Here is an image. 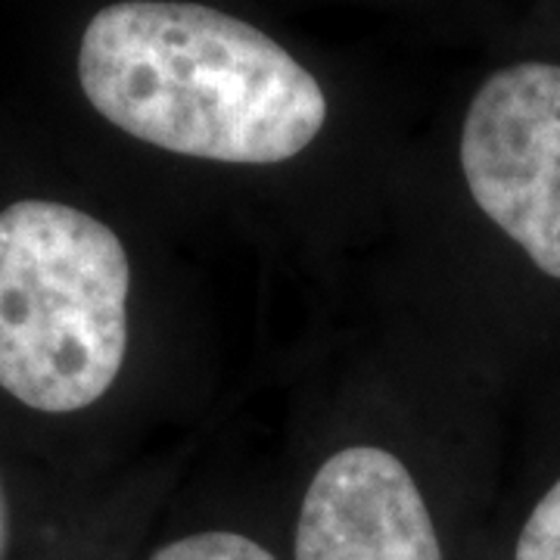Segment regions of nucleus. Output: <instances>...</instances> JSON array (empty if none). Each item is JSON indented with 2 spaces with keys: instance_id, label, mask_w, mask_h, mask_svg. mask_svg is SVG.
<instances>
[{
  "instance_id": "f257e3e1",
  "label": "nucleus",
  "mask_w": 560,
  "mask_h": 560,
  "mask_svg": "<svg viewBox=\"0 0 560 560\" xmlns=\"http://www.w3.org/2000/svg\"><path fill=\"white\" fill-rule=\"evenodd\" d=\"M75 69L97 116L197 160H293L327 119L312 72L256 25L200 3L103 7L81 35Z\"/></svg>"
},
{
  "instance_id": "f03ea898",
  "label": "nucleus",
  "mask_w": 560,
  "mask_h": 560,
  "mask_svg": "<svg viewBox=\"0 0 560 560\" xmlns=\"http://www.w3.org/2000/svg\"><path fill=\"white\" fill-rule=\"evenodd\" d=\"M131 259L84 206H0V399L44 420L101 405L128 355Z\"/></svg>"
},
{
  "instance_id": "7ed1b4c3",
  "label": "nucleus",
  "mask_w": 560,
  "mask_h": 560,
  "mask_svg": "<svg viewBox=\"0 0 560 560\" xmlns=\"http://www.w3.org/2000/svg\"><path fill=\"white\" fill-rule=\"evenodd\" d=\"M460 165L474 200L560 280V66L501 69L474 97Z\"/></svg>"
},
{
  "instance_id": "20e7f679",
  "label": "nucleus",
  "mask_w": 560,
  "mask_h": 560,
  "mask_svg": "<svg viewBox=\"0 0 560 560\" xmlns=\"http://www.w3.org/2000/svg\"><path fill=\"white\" fill-rule=\"evenodd\" d=\"M296 560H442V548L408 467L383 448L352 445L305 492Z\"/></svg>"
},
{
  "instance_id": "39448f33",
  "label": "nucleus",
  "mask_w": 560,
  "mask_h": 560,
  "mask_svg": "<svg viewBox=\"0 0 560 560\" xmlns=\"http://www.w3.org/2000/svg\"><path fill=\"white\" fill-rule=\"evenodd\" d=\"M153 560H278L241 533H197L160 548Z\"/></svg>"
},
{
  "instance_id": "423d86ee",
  "label": "nucleus",
  "mask_w": 560,
  "mask_h": 560,
  "mask_svg": "<svg viewBox=\"0 0 560 560\" xmlns=\"http://www.w3.org/2000/svg\"><path fill=\"white\" fill-rule=\"evenodd\" d=\"M514 560H560V480L523 523Z\"/></svg>"
},
{
  "instance_id": "0eeeda50",
  "label": "nucleus",
  "mask_w": 560,
  "mask_h": 560,
  "mask_svg": "<svg viewBox=\"0 0 560 560\" xmlns=\"http://www.w3.org/2000/svg\"><path fill=\"white\" fill-rule=\"evenodd\" d=\"M10 539H13V504H10V492H7V482L0 474V560H7Z\"/></svg>"
}]
</instances>
